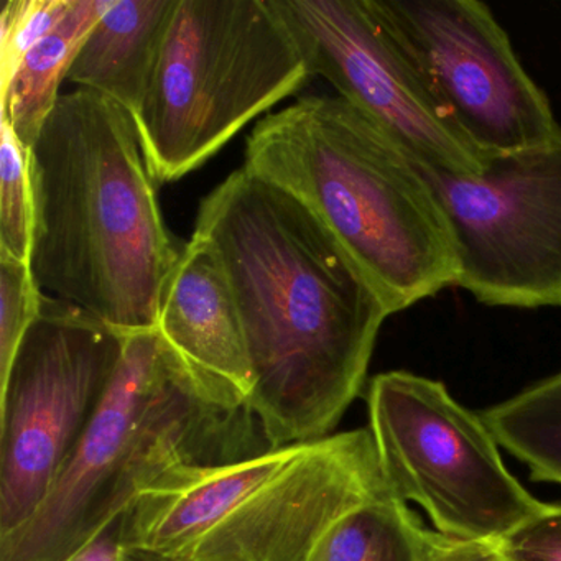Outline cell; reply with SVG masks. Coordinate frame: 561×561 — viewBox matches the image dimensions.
Here are the masks:
<instances>
[{
    "label": "cell",
    "instance_id": "obj_5",
    "mask_svg": "<svg viewBox=\"0 0 561 561\" xmlns=\"http://www.w3.org/2000/svg\"><path fill=\"white\" fill-rule=\"evenodd\" d=\"M386 494L373 435L353 430L169 472L127 508L121 543L170 561H310L341 518Z\"/></svg>",
    "mask_w": 561,
    "mask_h": 561
},
{
    "label": "cell",
    "instance_id": "obj_10",
    "mask_svg": "<svg viewBox=\"0 0 561 561\" xmlns=\"http://www.w3.org/2000/svg\"><path fill=\"white\" fill-rule=\"evenodd\" d=\"M443 113L485 159L561 136L550 101L478 0H369Z\"/></svg>",
    "mask_w": 561,
    "mask_h": 561
},
{
    "label": "cell",
    "instance_id": "obj_3",
    "mask_svg": "<svg viewBox=\"0 0 561 561\" xmlns=\"http://www.w3.org/2000/svg\"><path fill=\"white\" fill-rule=\"evenodd\" d=\"M244 169L300 199L390 314L459 278L445 213L412 159L340 96H307L255 124Z\"/></svg>",
    "mask_w": 561,
    "mask_h": 561
},
{
    "label": "cell",
    "instance_id": "obj_18",
    "mask_svg": "<svg viewBox=\"0 0 561 561\" xmlns=\"http://www.w3.org/2000/svg\"><path fill=\"white\" fill-rule=\"evenodd\" d=\"M42 300L44 291L35 282L31 264L0 254V383L41 314Z\"/></svg>",
    "mask_w": 561,
    "mask_h": 561
},
{
    "label": "cell",
    "instance_id": "obj_17",
    "mask_svg": "<svg viewBox=\"0 0 561 561\" xmlns=\"http://www.w3.org/2000/svg\"><path fill=\"white\" fill-rule=\"evenodd\" d=\"M0 254L31 264L34 192L28 150L8 121L0 119Z\"/></svg>",
    "mask_w": 561,
    "mask_h": 561
},
{
    "label": "cell",
    "instance_id": "obj_19",
    "mask_svg": "<svg viewBox=\"0 0 561 561\" xmlns=\"http://www.w3.org/2000/svg\"><path fill=\"white\" fill-rule=\"evenodd\" d=\"M73 0H9L0 15L2 80H8L35 44L70 12Z\"/></svg>",
    "mask_w": 561,
    "mask_h": 561
},
{
    "label": "cell",
    "instance_id": "obj_23",
    "mask_svg": "<svg viewBox=\"0 0 561 561\" xmlns=\"http://www.w3.org/2000/svg\"><path fill=\"white\" fill-rule=\"evenodd\" d=\"M119 561H170L160 554L150 551L137 550V548H124L121 550Z\"/></svg>",
    "mask_w": 561,
    "mask_h": 561
},
{
    "label": "cell",
    "instance_id": "obj_22",
    "mask_svg": "<svg viewBox=\"0 0 561 561\" xmlns=\"http://www.w3.org/2000/svg\"><path fill=\"white\" fill-rule=\"evenodd\" d=\"M121 520L123 517L113 522L93 543L88 545V548L71 561H119L121 550H123Z\"/></svg>",
    "mask_w": 561,
    "mask_h": 561
},
{
    "label": "cell",
    "instance_id": "obj_6",
    "mask_svg": "<svg viewBox=\"0 0 561 561\" xmlns=\"http://www.w3.org/2000/svg\"><path fill=\"white\" fill-rule=\"evenodd\" d=\"M310 78L271 0H176L134 116L153 182L188 175Z\"/></svg>",
    "mask_w": 561,
    "mask_h": 561
},
{
    "label": "cell",
    "instance_id": "obj_14",
    "mask_svg": "<svg viewBox=\"0 0 561 561\" xmlns=\"http://www.w3.org/2000/svg\"><path fill=\"white\" fill-rule=\"evenodd\" d=\"M114 0H73L67 18L22 58L14 73L0 81V119L8 121L31 152L60 100L75 58Z\"/></svg>",
    "mask_w": 561,
    "mask_h": 561
},
{
    "label": "cell",
    "instance_id": "obj_21",
    "mask_svg": "<svg viewBox=\"0 0 561 561\" xmlns=\"http://www.w3.org/2000/svg\"><path fill=\"white\" fill-rule=\"evenodd\" d=\"M423 561H504L494 543L446 537L422 527Z\"/></svg>",
    "mask_w": 561,
    "mask_h": 561
},
{
    "label": "cell",
    "instance_id": "obj_16",
    "mask_svg": "<svg viewBox=\"0 0 561 561\" xmlns=\"http://www.w3.org/2000/svg\"><path fill=\"white\" fill-rule=\"evenodd\" d=\"M422 527L390 492L341 518L310 561H423Z\"/></svg>",
    "mask_w": 561,
    "mask_h": 561
},
{
    "label": "cell",
    "instance_id": "obj_7",
    "mask_svg": "<svg viewBox=\"0 0 561 561\" xmlns=\"http://www.w3.org/2000/svg\"><path fill=\"white\" fill-rule=\"evenodd\" d=\"M367 407L390 492L425 508L439 534L495 543L547 505L507 471L481 416L442 382L405 370L379 374Z\"/></svg>",
    "mask_w": 561,
    "mask_h": 561
},
{
    "label": "cell",
    "instance_id": "obj_9",
    "mask_svg": "<svg viewBox=\"0 0 561 561\" xmlns=\"http://www.w3.org/2000/svg\"><path fill=\"white\" fill-rule=\"evenodd\" d=\"M410 159L448 221L456 287L488 307L561 310V136L492 157L476 175Z\"/></svg>",
    "mask_w": 561,
    "mask_h": 561
},
{
    "label": "cell",
    "instance_id": "obj_8",
    "mask_svg": "<svg viewBox=\"0 0 561 561\" xmlns=\"http://www.w3.org/2000/svg\"><path fill=\"white\" fill-rule=\"evenodd\" d=\"M126 337L44 294L0 383V537L47 497L116 374Z\"/></svg>",
    "mask_w": 561,
    "mask_h": 561
},
{
    "label": "cell",
    "instance_id": "obj_11",
    "mask_svg": "<svg viewBox=\"0 0 561 561\" xmlns=\"http://www.w3.org/2000/svg\"><path fill=\"white\" fill-rule=\"evenodd\" d=\"M310 77L373 121L407 156L458 175L488 165L443 113L369 0H271Z\"/></svg>",
    "mask_w": 561,
    "mask_h": 561
},
{
    "label": "cell",
    "instance_id": "obj_1",
    "mask_svg": "<svg viewBox=\"0 0 561 561\" xmlns=\"http://www.w3.org/2000/svg\"><path fill=\"white\" fill-rule=\"evenodd\" d=\"M192 238L231 287L268 446L330 436L392 317L376 288L300 199L244 167L199 203Z\"/></svg>",
    "mask_w": 561,
    "mask_h": 561
},
{
    "label": "cell",
    "instance_id": "obj_15",
    "mask_svg": "<svg viewBox=\"0 0 561 561\" xmlns=\"http://www.w3.org/2000/svg\"><path fill=\"white\" fill-rule=\"evenodd\" d=\"M482 422L537 481L561 484V373L491 407Z\"/></svg>",
    "mask_w": 561,
    "mask_h": 561
},
{
    "label": "cell",
    "instance_id": "obj_4",
    "mask_svg": "<svg viewBox=\"0 0 561 561\" xmlns=\"http://www.w3.org/2000/svg\"><path fill=\"white\" fill-rule=\"evenodd\" d=\"M271 448L251 410L208 402L157 331L126 337L116 374L47 497L0 561H71L163 476Z\"/></svg>",
    "mask_w": 561,
    "mask_h": 561
},
{
    "label": "cell",
    "instance_id": "obj_13",
    "mask_svg": "<svg viewBox=\"0 0 561 561\" xmlns=\"http://www.w3.org/2000/svg\"><path fill=\"white\" fill-rule=\"evenodd\" d=\"M175 8L176 0H114L81 45L67 81L136 116Z\"/></svg>",
    "mask_w": 561,
    "mask_h": 561
},
{
    "label": "cell",
    "instance_id": "obj_20",
    "mask_svg": "<svg viewBox=\"0 0 561 561\" xmlns=\"http://www.w3.org/2000/svg\"><path fill=\"white\" fill-rule=\"evenodd\" d=\"M494 547L504 561H561V505H545Z\"/></svg>",
    "mask_w": 561,
    "mask_h": 561
},
{
    "label": "cell",
    "instance_id": "obj_12",
    "mask_svg": "<svg viewBox=\"0 0 561 561\" xmlns=\"http://www.w3.org/2000/svg\"><path fill=\"white\" fill-rule=\"evenodd\" d=\"M156 331L208 402L249 410L254 373L238 307L218 259L205 242L192 238L180 252Z\"/></svg>",
    "mask_w": 561,
    "mask_h": 561
},
{
    "label": "cell",
    "instance_id": "obj_2",
    "mask_svg": "<svg viewBox=\"0 0 561 561\" xmlns=\"http://www.w3.org/2000/svg\"><path fill=\"white\" fill-rule=\"evenodd\" d=\"M28 167L31 268L41 290L123 336L156 331L182 251L163 221L130 113L93 91L61 94Z\"/></svg>",
    "mask_w": 561,
    "mask_h": 561
}]
</instances>
